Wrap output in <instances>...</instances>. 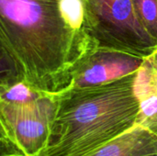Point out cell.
Here are the masks:
<instances>
[{
    "instance_id": "cell-3",
    "label": "cell",
    "mask_w": 157,
    "mask_h": 156,
    "mask_svg": "<svg viewBox=\"0 0 157 156\" xmlns=\"http://www.w3.org/2000/svg\"><path fill=\"white\" fill-rule=\"evenodd\" d=\"M89 34L98 48L148 57L157 42L145 29L132 0H84Z\"/></svg>"
},
{
    "instance_id": "cell-6",
    "label": "cell",
    "mask_w": 157,
    "mask_h": 156,
    "mask_svg": "<svg viewBox=\"0 0 157 156\" xmlns=\"http://www.w3.org/2000/svg\"><path fill=\"white\" fill-rule=\"evenodd\" d=\"M133 88L139 103L136 125L157 135V51L145 57L136 73Z\"/></svg>"
},
{
    "instance_id": "cell-7",
    "label": "cell",
    "mask_w": 157,
    "mask_h": 156,
    "mask_svg": "<svg viewBox=\"0 0 157 156\" xmlns=\"http://www.w3.org/2000/svg\"><path fill=\"white\" fill-rule=\"evenodd\" d=\"M157 154V135L136 125L119 138L86 156H144Z\"/></svg>"
},
{
    "instance_id": "cell-5",
    "label": "cell",
    "mask_w": 157,
    "mask_h": 156,
    "mask_svg": "<svg viewBox=\"0 0 157 156\" xmlns=\"http://www.w3.org/2000/svg\"><path fill=\"white\" fill-rule=\"evenodd\" d=\"M144 59L125 51L98 48L74 71L69 88L98 86L126 77L137 73Z\"/></svg>"
},
{
    "instance_id": "cell-10",
    "label": "cell",
    "mask_w": 157,
    "mask_h": 156,
    "mask_svg": "<svg viewBox=\"0 0 157 156\" xmlns=\"http://www.w3.org/2000/svg\"><path fill=\"white\" fill-rule=\"evenodd\" d=\"M139 18L157 42V0H132Z\"/></svg>"
},
{
    "instance_id": "cell-2",
    "label": "cell",
    "mask_w": 157,
    "mask_h": 156,
    "mask_svg": "<svg viewBox=\"0 0 157 156\" xmlns=\"http://www.w3.org/2000/svg\"><path fill=\"white\" fill-rule=\"evenodd\" d=\"M135 76L56 94V116L39 156H86L134 128L139 114Z\"/></svg>"
},
{
    "instance_id": "cell-12",
    "label": "cell",
    "mask_w": 157,
    "mask_h": 156,
    "mask_svg": "<svg viewBox=\"0 0 157 156\" xmlns=\"http://www.w3.org/2000/svg\"><path fill=\"white\" fill-rule=\"evenodd\" d=\"M144 156H157V154H149V155H144Z\"/></svg>"
},
{
    "instance_id": "cell-9",
    "label": "cell",
    "mask_w": 157,
    "mask_h": 156,
    "mask_svg": "<svg viewBox=\"0 0 157 156\" xmlns=\"http://www.w3.org/2000/svg\"><path fill=\"white\" fill-rule=\"evenodd\" d=\"M21 81L26 80L18 63L5 49L0 48V88L9 87Z\"/></svg>"
},
{
    "instance_id": "cell-1",
    "label": "cell",
    "mask_w": 157,
    "mask_h": 156,
    "mask_svg": "<svg viewBox=\"0 0 157 156\" xmlns=\"http://www.w3.org/2000/svg\"><path fill=\"white\" fill-rule=\"evenodd\" d=\"M0 48L29 85L56 95L69 88L74 71L98 46L84 0H0Z\"/></svg>"
},
{
    "instance_id": "cell-4",
    "label": "cell",
    "mask_w": 157,
    "mask_h": 156,
    "mask_svg": "<svg viewBox=\"0 0 157 156\" xmlns=\"http://www.w3.org/2000/svg\"><path fill=\"white\" fill-rule=\"evenodd\" d=\"M57 108V96L51 94L26 104L0 102V133L26 156H39L48 143Z\"/></svg>"
},
{
    "instance_id": "cell-11",
    "label": "cell",
    "mask_w": 157,
    "mask_h": 156,
    "mask_svg": "<svg viewBox=\"0 0 157 156\" xmlns=\"http://www.w3.org/2000/svg\"><path fill=\"white\" fill-rule=\"evenodd\" d=\"M6 156H26L25 154H15V155H6Z\"/></svg>"
},
{
    "instance_id": "cell-8",
    "label": "cell",
    "mask_w": 157,
    "mask_h": 156,
    "mask_svg": "<svg viewBox=\"0 0 157 156\" xmlns=\"http://www.w3.org/2000/svg\"><path fill=\"white\" fill-rule=\"evenodd\" d=\"M45 94L34 88L26 81H21L9 87L0 88V102L26 104L41 97Z\"/></svg>"
}]
</instances>
